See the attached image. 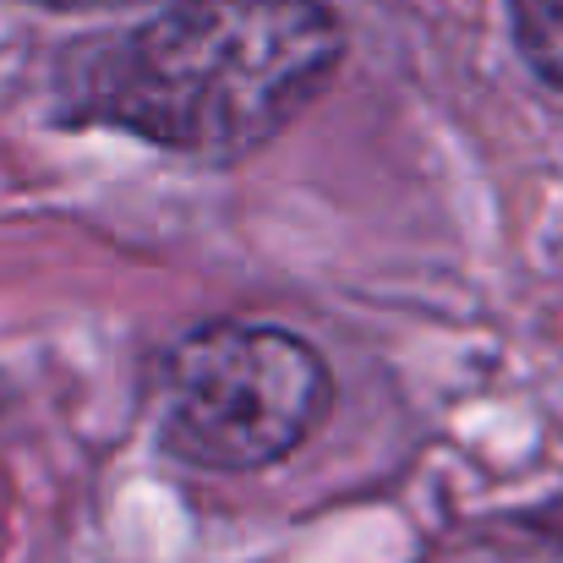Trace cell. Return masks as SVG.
Masks as SVG:
<instances>
[{
    "instance_id": "cell-2",
    "label": "cell",
    "mask_w": 563,
    "mask_h": 563,
    "mask_svg": "<svg viewBox=\"0 0 563 563\" xmlns=\"http://www.w3.org/2000/svg\"><path fill=\"white\" fill-rule=\"evenodd\" d=\"M323 356L268 323H208L159 367V438L202 471H263L290 460L329 416Z\"/></svg>"
},
{
    "instance_id": "cell-1",
    "label": "cell",
    "mask_w": 563,
    "mask_h": 563,
    "mask_svg": "<svg viewBox=\"0 0 563 563\" xmlns=\"http://www.w3.org/2000/svg\"><path fill=\"white\" fill-rule=\"evenodd\" d=\"M71 55L77 121L230 165L274 143L329 88L345 33L323 0H176Z\"/></svg>"
},
{
    "instance_id": "cell-3",
    "label": "cell",
    "mask_w": 563,
    "mask_h": 563,
    "mask_svg": "<svg viewBox=\"0 0 563 563\" xmlns=\"http://www.w3.org/2000/svg\"><path fill=\"white\" fill-rule=\"evenodd\" d=\"M509 22L537 77L563 88V0H509Z\"/></svg>"
},
{
    "instance_id": "cell-4",
    "label": "cell",
    "mask_w": 563,
    "mask_h": 563,
    "mask_svg": "<svg viewBox=\"0 0 563 563\" xmlns=\"http://www.w3.org/2000/svg\"><path fill=\"white\" fill-rule=\"evenodd\" d=\"M49 11H88V5H126V0H38Z\"/></svg>"
}]
</instances>
